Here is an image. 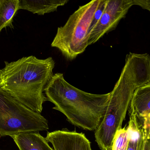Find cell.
<instances>
[{"mask_svg": "<svg viewBox=\"0 0 150 150\" xmlns=\"http://www.w3.org/2000/svg\"><path fill=\"white\" fill-rule=\"evenodd\" d=\"M150 82V56L129 53L110 97L105 112L95 130V141L101 150H111L117 130L122 128L134 92Z\"/></svg>", "mask_w": 150, "mask_h": 150, "instance_id": "1", "label": "cell"}, {"mask_svg": "<svg viewBox=\"0 0 150 150\" xmlns=\"http://www.w3.org/2000/svg\"><path fill=\"white\" fill-rule=\"evenodd\" d=\"M4 63L5 67L0 70V88L40 114L43 104L48 101L44 92L54 75V60L52 57L40 59L31 55Z\"/></svg>", "mask_w": 150, "mask_h": 150, "instance_id": "2", "label": "cell"}, {"mask_svg": "<svg viewBox=\"0 0 150 150\" xmlns=\"http://www.w3.org/2000/svg\"><path fill=\"white\" fill-rule=\"evenodd\" d=\"M53 109L63 113L69 122L84 130L94 131L106 110L110 92L94 94L83 91L68 82L61 73L54 74L45 90Z\"/></svg>", "mask_w": 150, "mask_h": 150, "instance_id": "3", "label": "cell"}, {"mask_svg": "<svg viewBox=\"0 0 150 150\" xmlns=\"http://www.w3.org/2000/svg\"><path fill=\"white\" fill-rule=\"evenodd\" d=\"M101 0H93L79 6L63 26L58 27L51 46L58 48L67 60H73L89 45L90 28Z\"/></svg>", "mask_w": 150, "mask_h": 150, "instance_id": "4", "label": "cell"}, {"mask_svg": "<svg viewBox=\"0 0 150 150\" xmlns=\"http://www.w3.org/2000/svg\"><path fill=\"white\" fill-rule=\"evenodd\" d=\"M48 122L0 88V137L46 131Z\"/></svg>", "mask_w": 150, "mask_h": 150, "instance_id": "5", "label": "cell"}, {"mask_svg": "<svg viewBox=\"0 0 150 150\" xmlns=\"http://www.w3.org/2000/svg\"><path fill=\"white\" fill-rule=\"evenodd\" d=\"M133 5V0H107L101 17L90 31L89 45L115 29Z\"/></svg>", "mask_w": 150, "mask_h": 150, "instance_id": "6", "label": "cell"}, {"mask_svg": "<svg viewBox=\"0 0 150 150\" xmlns=\"http://www.w3.org/2000/svg\"><path fill=\"white\" fill-rule=\"evenodd\" d=\"M54 150H92L91 142L83 133L68 130L47 133L46 137Z\"/></svg>", "mask_w": 150, "mask_h": 150, "instance_id": "7", "label": "cell"}, {"mask_svg": "<svg viewBox=\"0 0 150 150\" xmlns=\"http://www.w3.org/2000/svg\"><path fill=\"white\" fill-rule=\"evenodd\" d=\"M128 110L133 111L143 124V118L150 112V82L135 90Z\"/></svg>", "mask_w": 150, "mask_h": 150, "instance_id": "8", "label": "cell"}, {"mask_svg": "<svg viewBox=\"0 0 150 150\" xmlns=\"http://www.w3.org/2000/svg\"><path fill=\"white\" fill-rule=\"evenodd\" d=\"M11 137L19 150H54L39 132L23 133Z\"/></svg>", "mask_w": 150, "mask_h": 150, "instance_id": "9", "label": "cell"}, {"mask_svg": "<svg viewBox=\"0 0 150 150\" xmlns=\"http://www.w3.org/2000/svg\"><path fill=\"white\" fill-rule=\"evenodd\" d=\"M67 0H19V10L23 9L38 15L57 11L59 7L68 2Z\"/></svg>", "mask_w": 150, "mask_h": 150, "instance_id": "10", "label": "cell"}, {"mask_svg": "<svg viewBox=\"0 0 150 150\" xmlns=\"http://www.w3.org/2000/svg\"><path fill=\"white\" fill-rule=\"evenodd\" d=\"M18 10L19 0H0V32L3 28L13 27V18Z\"/></svg>", "mask_w": 150, "mask_h": 150, "instance_id": "11", "label": "cell"}, {"mask_svg": "<svg viewBox=\"0 0 150 150\" xmlns=\"http://www.w3.org/2000/svg\"><path fill=\"white\" fill-rule=\"evenodd\" d=\"M129 120L127 128L128 143L142 145L144 142L143 125L132 111H129Z\"/></svg>", "mask_w": 150, "mask_h": 150, "instance_id": "12", "label": "cell"}, {"mask_svg": "<svg viewBox=\"0 0 150 150\" xmlns=\"http://www.w3.org/2000/svg\"><path fill=\"white\" fill-rule=\"evenodd\" d=\"M128 144L127 129L125 127L120 129L115 133L111 150H127Z\"/></svg>", "mask_w": 150, "mask_h": 150, "instance_id": "13", "label": "cell"}, {"mask_svg": "<svg viewBox=\"0 0 150 150\" xmlns=\"http://www.w3.org/2000/svg\"><path fill=\"white\" fill-rule=\"evenodd\" d=\"M144 136L150 137V112L144 115L143 118Z\"/></svg>", "mask_w": 150, "mask_h": 150, "instance_id": "14", "label": "cell"}, {"mask_svg": "<svg viewBox=\"0 0 150 150\" xmlns=\"http://www.w3.org/2000/svg\"><path fill=\"white\" fill-rule=\"evenodd\" d=\"M133 1L134 5H139L150 11V0H133Z\"/></svg>", "mask_w": 150, "mask_h": 150, "instance_id": "15", "label": "cell"}, {"mask_svg": "<svg viewBox=\"0 0 150 150\" xmlns=\"http://www.w3.org/2000/svg\"><path fill=\"white\" fill-rule=\"evenodd\" d=\"M144 144L142 145H135V144H128L127 149V150H143Z\"/></svg>", "mask_w": 150, "mask_h": 150, "instance_id": "16", "label": "cell"}, {"mask_svg": "<svg viewBox=\"0 0 150 150\" xmlns=\"http://www.w3.org/2000/svg\"><path fill=\"white\" fill-rule=\"evenodd\" d=\"M143 150H150V136L149 137L144 136Z\"/></svg>", "mask_w": 150, "mask_h": 150, "instance_id": "17", "label": "cell"}]
</instances>
